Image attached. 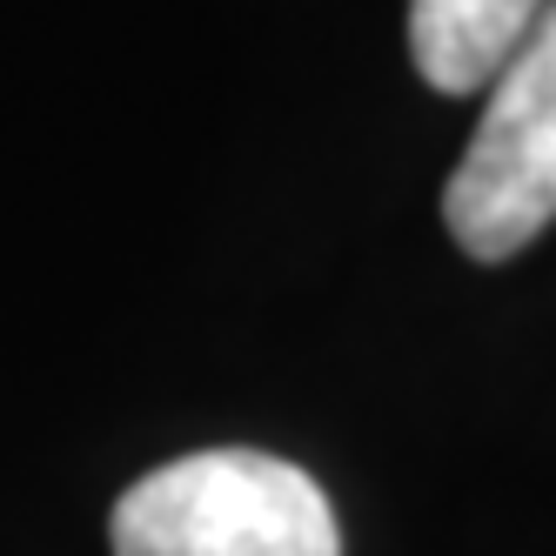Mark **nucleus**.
<instances>
[{"mask_svg": "<svg viewBox=\"0 0 556 556\" xmlns=\"http://www.w3.org/2000/svg\"><path fill=\"white\" fill-rule=\"evenodd\" d=\"M114 556H342L329 496L282 456L202 450L114 503Z\"/></svg>", "mask_w": 556, "mask_h": 556, "instance_id": "obj_1", "label": "nucleus"}, {"mask_svg": "<svg viewBox=\"0 0 556 556\" xmlns=\"http://www.w3.org/2000/svg\"><path fill=\"white\" fill-rule=\"evenodd\" d=\"M443 222L476 262H503L556 222V0L490 81L483 122L443 188Z\"/></svg>", "mask_w": 556, "mask_h": 556, "instance_id": "obj_2", "label": "nucleus"}, {"mask_svg": "<svg viewBox=\"0 0 556 556\" xmlns=\"http://www.w3.org/2000/svg\"><path fill=\"white\" fill-rule=\"evenodd\" d=\"M549 0H409V54L435 94L490 88Z\"/></svg>", "mask_w": 556, "mask_h": 556, "instance_id": "obj_3", "label": "nucleus"}]
</instances>
